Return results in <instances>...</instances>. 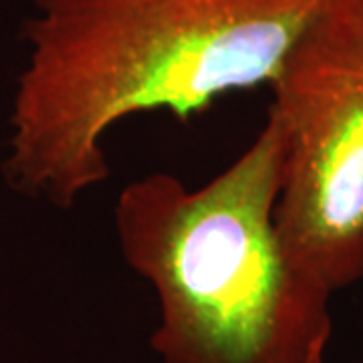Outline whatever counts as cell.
<instances>
[{"mask_svg":"<svg viewBox=\"0 0 363 363\" xmlns=\"http://www.w3.org/2000/svg\"><path fill=\"white\" fill-rule=\"evenodd\" d=\"M323 0H35L4 176L71 208L111 168L104 138L133 116H204L269 87Z\"/></svg>","mask_w":363,"mask_h":363,"instance_id":"1","label":"cell"},{"mask_svg":"<svg viewBox=\"0 0 363 363\" xmlns=\"http://www.w3.org/2000/svg\"><path fill=\"white\" fill-rule=\"evenodd\" d=\"M285 130L269 107L247 150L188 188L169 172L130 182L116 204L121 257L154 289L162 363H323L333 291L291 252L274 210Z\"/></svg>","mask_w":363,"mask_h":363,"instance_id":"2","label":"cell"},{"mask_svg":"<svg viewBox=\"0 0 363 363\" xmlns=\"http://www.w3.org/2000/svg\"><path fill=\"white\" fill-rule=\"evenodd\" d=\"M285 130L281 236L333 293L363 281V0H323L269 83Z\"/></svg>","mask_w":363,"mask_h":363,"instance_id":"3","label":"cell"}]
</instances>
